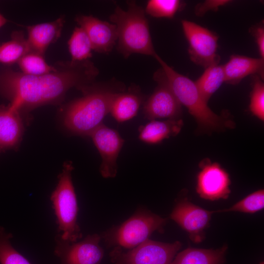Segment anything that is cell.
<instances>
[{
    "label": "cell",
    "instance_id": "cell-11",
    "mask_svg": "<svg viewBox=\"0 0 264 264\" xmlns=\"http://www.w3.org/2000/svg\"><path fill=\"white\" fill-rule=\"evenodd\" d=\"M199 167L196 191L199 197L212 201L227 199L231 192V180L228 172L220 164L208 159L202 160Z\"/></svg>",
    "mask_w": 264,
    "mask_h": 264
},
{
    "label": "cell",
    "instance_id": "cell-1",
    "mask_svg": "<svg viewBox=\"0 0 264 264\" xmlns=\"http://www.w3.org/2000/svg\"><path fill=\"white\" fill-rule=\"evenodd\" d=\"M56 70L30 75L5 68L0 72V95L23 115L46 105L61 104L67 91L95 82L99 71L90 60L58 61Z\"/></svg>",
    "mask_w": 264,
    "mask_h": 264
},
{
    "label": "cell",
    "instance_id": "cell-13",
    "mask_svg": "<svg viewBox=\"0 0 264 264\" xmlns=\"http://www.w3.org/2000/svg\"><path fill=\"white\" fill-rule=\"evenodd\" d=\"M102 158L100 172L106 178L115 177L117 159L124 140L119 133L103 123L89 135Z\"/></svg>",
    "mask_w": 264,
    "mask_h": 264
},
{
    "label": "cell",
    "instance_id": "cell-30",
    "mask_svg": "<svg viewBox=\"0 0 264 264\" xmlns=\"http://www.w3.org/2000/svg\"><path fill=\"white\" fill-rule=\"evenodd\" d=\"M251 33L254 37L260 58L264 59V28L262 23L254 26L250 29Z\"/></svg>",
    "mask_w": 264,
    "mask_h": 264
},
{
    "label": "cell",
    "instance_id": "cell-7",
    "mask_svg": "<svg viewBox=\"0 0 264 264\" xmlns=\"http://www.w3.org/2000/svg\"><path fill=\"white\" fill-rule=\"evenodd\" d=\"M181 246L178 241L168 243L149 239L130 249L114 247L110 255L114 264H171Z\"/></svg>",
    "mask_w": 264,
    "mask_h": 264
},
{
    "label": "cell",
    "instance_id": "cell-14",
    "mask_svg": "<svg viewBox=\"0 0 264 264\" xmlns=\"http://www.w3.org/2000/svg\"><path fill=\"white\" fill-rule=\"evenodd\" d=\"M75 21L86 32L93 50L103 54L111 51L117 40L115 24L92 15H78Z\"/></svg>",
    "mask_w": 264,
    "mask_h": 264
},
{
    "label": "cell",
    "instance_id": "cell-8",
    "mask_svg": "<svg viewBox=\"0 0 264 264\" xmlns=\"http://www.w3.org/2000/svg\"><path fill=\"white\" fill-rule=\"evenodd\" d=\"M184 34L188 42L189 57L194 63L206 68L219 64L217 54L218 36L194 22L181 21Z\"/></svg>",
    "mask_w": 264,
    "mask_h": 264
},
{
    "label": "cell",
    "instance_id": "cell-19",
    "mask_svg": "<svg viewBox=\"0 0 264 264\" xmlns=\"http://www.w3.org/2000/svg\"><path fill=\"white\" fill-rule=\"evenodd\" d=\"M183 126L179 119L156 120L151 121L139 128V139L147 144H156L179 133Z\"/></svg>",
    "mask_w": 264,
    "mask_h": 264
},
{
    "label": "cell",
    "instance_id": "cell-24",
    "mask_svg": "<svg viewBox=\"0 0 264 264\" xmlns=\"http://www.w3.org/2000/svg\"><path fill=\"white\" fill-rule=\"evenodd\" d=\"M21 72L30 75H40L54 71L56 69L55 64L48 65L43 55L29 52L17 62Z\"/></svg>",
    "mask_w": 264,
    "mask_h": 264
},
{
    "label": "cell",
    "instance_id": "cell-20",
    "mask_svg": "<svg viewBox=\"0 0 264 264\" xmlns=\"http://www.w3.org/2000/svg\"><path fill=\"white\" fill-rule=\"evenodd\" d=\"M227 249L226 245L217 249L189 247L178 253L171 264H223Z\"/></svg>",
    "mask_w": 264,
    "mask_h": 264
},
{
    "label": "cell",
    "instance_id": "cell-3",
    "mask_svg": "<svg viewBox=\"0 0 264 264\" xmlns=\"http://www.w3.org/2000/svg\"><path fill=\"white\" fill-rule=\"evenodd\" d=\"M127 3L126 10L116 5L109 18L116 27L118 51L125 58L133 54L154 58L157 54L153 45L145 10L135 1L129 0Z\"/></svg>",
    "mask_w": 264,
    "mask_h": 264
},
{
    "label": "cell",
    "instance_id": "cell-18",
    "mask_svg": "<svg viewBox=\"0 0 264 264\" xmlns=\"http://www.w3.org/2000/svg\"><path fill=\"white\" fill-rule=\"evenodd\" d=\"M145 99L139 88L132 85L127 91H122L116 96L110 112L118 122L129 120L136 115Z\"/></svg>",
    "mask_w": 264,
    "mask_h": 264
},
{
    "label": "cell",
    "instance_id": "cell-15",
    "mask_svg": "<svg viewBox=\"0 0 264 264\" xmlns=\"http://www.w3.org/2000/svg\"><path fill=\"white\" fill-rule=\"evenodd\" d=\"M23 117L9 104L0 105V152L18 147L24 132Z\"/></svg>",
    "mask_w": 264,
    "mask_h": 264
},
{
    "label": "cell",
    "instance_id": "cell-5",
    "mask_svg": "<svg viewBox=\"0 0 264 264\" xmlns=\"http://www.w3.org/2000/svg\"><path fill=\"white\" fill-rule=\"evenodd\" d=\"M168 218L140 207L125 221L113 226L100 236L108 247L130 249L149 239L154 232L163 233Z\"/></svg>",
    "mask_w": 264,
    "mask_h": 264
},
{
    "label": "cell",
    "instance_id": "cell-12",
    "mask_svg": "<svg viewBox=\"0 0 264 264\" xmlns=\"http://www.w3.org/2000/svg\"><path fill=\"white\" fill-rule=\"evenodd\" d=\"M214 213V211L205 210L184 198L177 200L170 218L187 232L193 242L198 243L205 238V230Z\"/></svg>",
    "mask_w": 264,
    "mask_h": 264
},
{
    "label": "cell",
    "instance_id": "cell-23",
    "mask_svg": "<svg viewBox=\"0 0 264 264\" xmlns=\"http://www.w3.org/2000/svg\"><path fill=\"white\" fill-rule=\"evenodd\" d=\"M71 61L81 62L89 60L92 50L89 39L85 31L81 27H75L68 41Z\"/></svg>",
    "mask_w": 264,
    "mask_h": 264
},
{
    "label": "cell",
    "instance_id": "cell-28",
    "mask_svg": "<svg viewBox=\"0 0 264 264\" xmlns=\"http://www.w3.org/2000/svg\"><path fill=\"white\" fill-rule=\"evenodd\" d=\"M263 79L255 75L250 93L249 110L253 115L261 121L264 120V84Z\"/></svg>",
    "mask_w": 264,
    "mask_h": 264
},
{
    "label": "cell",
    "instance_id": "cell-16",
    "mask_svg": "<svg viewBox=\"0 0 264 264\" xmlns=\"http://www.w3.org/2000/svg\"><path fill=\"white\" fill-rule=\"evenodd\" d=\"M65 22L63 15L53 21L26 26L30 52L44 56L49 45L61 36Z\"/></svg>",
    "mask_w": 264,
    "mask_h": 264
},
{
    "label": "cell",
    "instance_id": "cell-21",
    "mask_svg": "<svg viewBox=\"0 0 264 264\" xmlns=\"http://www.w3.org/2000/svg\"><path fill=\"white\" fill-rule=\"evenodd\" d=\"M29 52V46L24 32L14 31L11 33L10 40L0 44V63L10 65L17 63Z\"/></svg>",
    "mask_w": 264,
    "mask_h": 264
},
{
    "label": "cell",
    "instance_id": "cell-6",
    "mask_svg": "<svg viewBox=\"0 0 264 264\" xmlns=\"http://www.w3.org/2000/svg\"><path fill=\"white\" fill-rule=\"evenodd\" d=\"M72 162L64 163L58 183L50 196L62 239L75 242L82 239L83 234L78 223V206L71 174Z\"/></svg>",
    "mask_w": 264,
    "mask_h": 264
},
{
    "label": "cell",
    "instance_id": "cell-31",
    "mask_svg": "<svg viewBox=\"0 0 264 264\" xmlns=\"http://www.w3.org/2000/svg\"><path fill=\"white\" fill-rule=\"evenodd\" d=\"M7 22V19L0 13V28Z\"/></svg>",
    "mask_w": 264,
    "mask_h": 264
},
{
    "label": "cell",
    "instance_id": "cell-2",
    "mask_svg": "<svg viewBox=\"0 0 264 264\" xmlns=\"http://www.w3.org/2000/svg\"><path fill=\"white\" fill-rule=\"evenodd\" d=\"M82 97L63 105L61 115L63 125L74 134L89 136L101 125L110 111L112 102L125 85L111 80L104 83H93L81 88Z\"/></svg>",
    "mask_w": 264,
    "mask_h": 264
},
{
    "label": "cell",
    "instance_id": "cell-4",
    "mask_svg": "<svg viewBox=\"0 0 264 264\" xmlns=\"http://www.w3.org/2000/svg\"><path fill=\"white\" fill-rule=\"evenodd\" d=\"M163 69L168 83L177 99L195 118L199 127L216 131L232 124L212 111L201 96L194 81L176 71L157 54L154 58Z\"/></svg>",
    "mask_w": 264,
    "mask_h": 264
},
{
    "label": "cell",
    "instance_id": "cell-25",
    "mask_svg": "<svg viewBox=\"0 0 264 264\" xmlns=\"http://www.w3.org/2000/svg\"><path fill=\"white\" fill-rule=\"evenodd\" d=\"M11 233L0 226V264H31L12 246Z\"/></svg>",
    "mask_w": 264,
    "mask_h": 264
},
{
    "label": "cell",
    "instance_id": "cell-10",
    "mask_svg": "<svg viewBox=\"0 0 264 264\" xmlns=\"http://www.w3.org/2000/svg\"><path fill=\"white\" fill-rule=\"evenodd\" d=\"M54 254L60 264H101L104 250L100 245V235H88L80 241L69 242L58 234L55 237Z\"/></svg>",
    "mask_w": 264,
    "mask_h": 264
},
{
    "label": "cell",
    "instance_id": "cell-22",
    "mask_svg": "<svg viewBox=\"0 0 264 264\" xmlns=\"http://www.w3.org/2000/svg\"><path fill=\"white\" fill-rule=\"evenodd\" d=\"M223 82V66L219 64L205 68L202 74L195 82L201 96L207 103Z\"/></svg>",
    "mask_w": 264,
    "mask_h": 264
},
{
    "label": "cell",
    "instance_id": "cell-29",
    "mask_svg": "<svg viewBox=\"0 0 264 264\" xmlns=\"http://www.w3.org/2000/svg\"><path fill=\"white\" fill-rule=\"evenodd\" d=\"M231 1L228 0H208L198 3L195 7V14L202 16L209 11H217L219 7L225 5Z\"/></svg>",
    "mask_w": 264,
    "mask_h": 264
},
{
    "label": "cell",
    "instance_id": "cell-17",
    "mask_svg": "<svg viewBox=\"0 0 264 264\" xmlns=\"http://www.w3.org/2000/svg\"><path fill=\"white\" fill-rule=\"evenodd\" d=\"M224 82L237 85L249 75H257L263 80L264 76V59L243 55H232L222 65Z\"/></svg>",
    "mask_w": 264,
    "mask_h": 264
},
{
    "label": "cell",
    "instance_id": "cell-27",
    "mask_svg": "<svg viewBox=\"0 0 264 264\" xmlns=\"http://www.w3.org/2000/svg\"><path fill=\"white\" fill-rule=\"evenodd\" d=\"M264 207V191L257 190L248 195L231 207L222 210L214 211L215 213L240 212L246 213H255Z\"/></svg>",
    "mask_w": 264,
    "mask_h": 264
},
{
    "label": "cell",
    "instance_id": "cell-9",
    "mask_svg": "<svg viewBox=\"0 0 264 264\" xmlns=\"http://www.w3.org/2000/svg\"><path fill=\"white\" fill-rule=\"evenodd\" d=\"M157 86L144 102L143 113L150 120L157 118L181 119L182 105L172 90L162 67L154 74Z\"/></svg>",
    "mask_w": 264,
    "mask_h": 264
},
{
    "label": "cell",
    "instance_id": "cell-26",
    "mask_svg": "<svg viewBox=\"0 0 264 264\" xmlns=\"http://www.w3.org/2000/svg\"><path fill=\"white\" fill-rule=\"evenodd\" d=\"M184 6L178 0H150L145 9V13L156 18H172Z\"/></svg>",
    "mask_w": 264,
    "mask_h": 264
}]
</instances>
